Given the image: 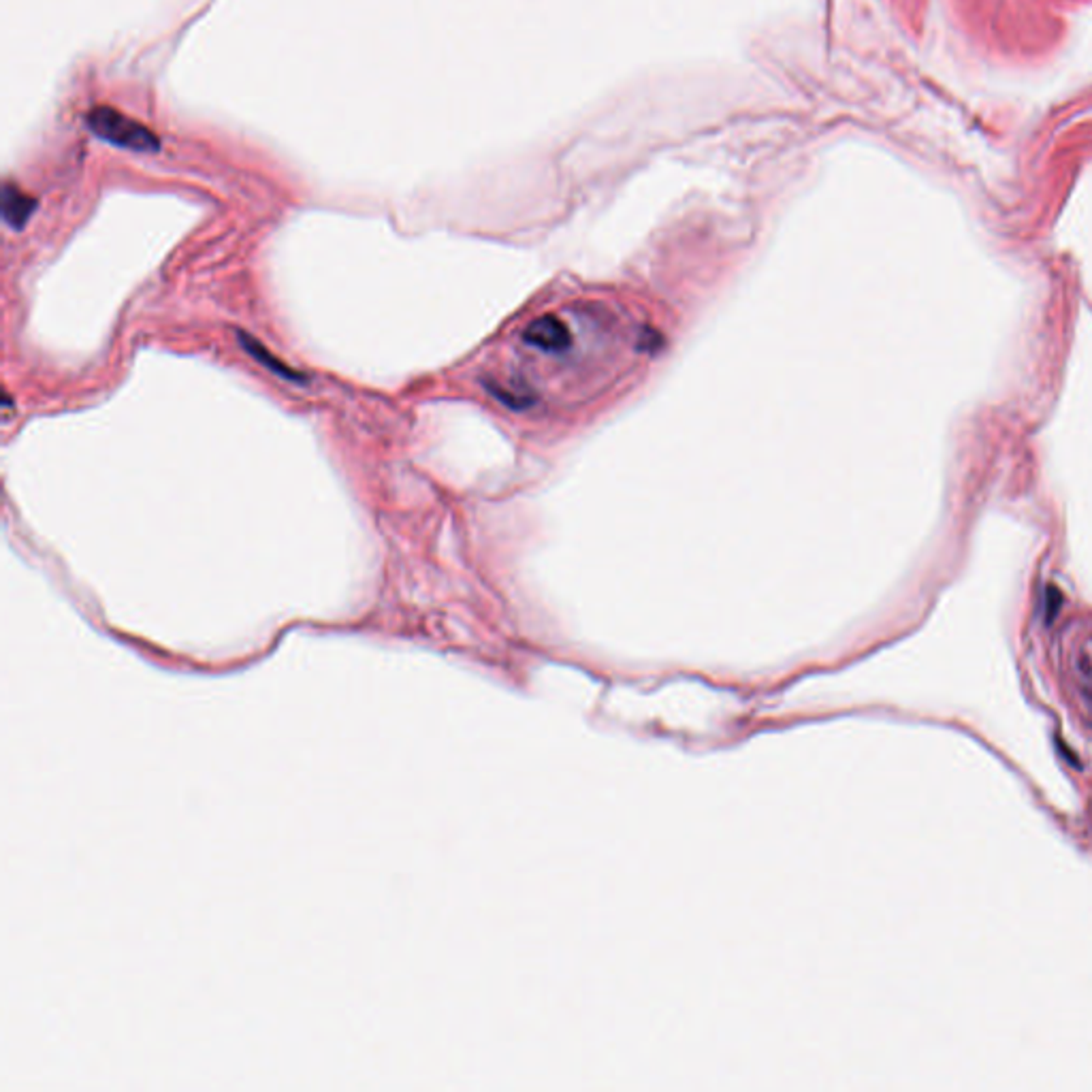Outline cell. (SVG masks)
<instances>
[{"mask_svg": "<svg viewBox=\"0 0 1092 1092\" xmlns=\"http://www.w3.org/2000/svg\"><path fill=\"white\" fill-rule=\"evenodd\" d=\"M237 341H239L241 346H244L246 353H248L250 356H252L254 361L261 363L263 368L269 370L271 373H276L278 378H285V380H302V382L305 380L303 376H299V373H295L293 370H290L288 365L278 361V358L273 356V355L269 353V350H267V348L261 344V341L254 339L252 336H248L246 331H239V333H237Z\"/></svg>", "mask_w": 1092, "mask_h": 1092, "instance_id": "2", "label": "cell"}, {"mask_svg": "<svg viewBox=\"0 0 1092 1092\" xmlns=\"http://www.w3.org/2000/svg\"><path fill=\"white\" fill-rule=\"evenodd\" d=\"M86 120L88 129L98 139L110 141L113 146L132 149V152H156L158 149V137L152 130L137 120H130L129 115L112 110V107H98L88 113Z\"/></svg>", "mask_w": 1092, "mask_h": 1092, "instance_id": "1", "label": "cell"}, {"mask_svg": "<svg viewBox=\"0 0 1092 1092\" xmlns=\"http://www.w3.org/2000/svg\"><path fill=\"white\" fill-rule=\"evenodd\" d=\"M37 203L20 188L7 184L3 190V218L11 229H22L30 220Z\"/></svg>", "mask_w": 1092, "mask_h": 1092, "instance_id": "3", "label": "cell"}]
</instances>
